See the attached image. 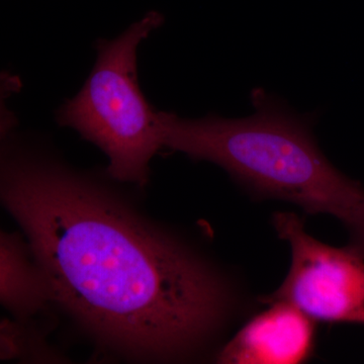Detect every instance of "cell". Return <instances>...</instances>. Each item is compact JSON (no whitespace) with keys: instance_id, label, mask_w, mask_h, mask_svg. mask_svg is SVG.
I'll use <instances>...</instances> for the list:
<instances>
[{"instance_id":"obj_1","label":"cell","mask_w":364,"mask_h":364,"mask_svg":"<svg viewBox=\"0 0 364 364\" xmlns=\"http://www.w3.org/2000/svg\"><path fill=\"white\" fill-rule=\"evenodd\" d=\"M0 203L23 229L52 303L107 351L186 359L226 320V280L200 254L104 176L16 131L0 139Z\"/></svg>"},{"instance_id":"obj_2","label":"cell","mask_w":364,"mask_h":364,"mask_svg":"<svg viewBox=\"0 0 364 364\" xmlns=\"http://www.w3.org/2000/svg\"><path fill=\"white\" fill-rule=\"evenodd\" d=\"M251 102L253 114L241 119H184L159 111L163 148L217 164L259 198L350 221L363 205L364 188L325 156L313 117L296 114L259 88L251 92Z\"/></svg>"},{"instance_id":"obj_3","label":"cell","mask_w":364,"mask_h":364,"mask_svg":"<svg viewBox=\"0 0 364 364\" xmlns=\"http://www.w3.org/2000/svg\"><path fill=\"white\" fill-rule=\"evenodd\" d=\"M163 16L149 11L114 40H98L97 61L85 85L56 112L59 126L77 132L109 159L114 181L144 188L150 162L163 148L159 111L148 102L138 79V49Z\"/></svg>"},{"instance_id":"obj_4","label":"cell","mask_w":364,"mask_h":364,"mask_svg":"<svg viewBox=\"0 0 364 364\" xmlns=\"http://www.w3.org/2000/svg\"><path fill=\"white\" fill-rule=\"evenodd\" d=\"M273 225L291 247V264L282 286L263 301L289 304L315 322L364 324V257L351 246L318 241L294 213H275Z\"/></svg>"},{"instance_id":"obj_5","label":"cell","mask_w":364,"mask_h":364,"mask_svg":"<svg viewBox=\"0 0 364 364\" xmlns=\"http://www.w3.org/2000/svg\"><path fill=\"white\" fill-rule=\"evenodd\" d=\"M268 305L225 345L218 363L294 364L310 358L315 347V321L289 304Z\"/></svg>"},{"instance_id":"obj_6","label":"cell","mask_w":364,"mask_h":364,"mask_svg":"<svg viewBox=\"0 0 364 364\" xmlns=\"http://www.w3.org/2000/svg\"><path fill=\"white\" fill-rule=\"evenodd\" d=\"M49 304V287L28 242L0 230V305L21 323L30 324L28 320Z\"/></svg>"},{"instance_id":"obj_7","label":"cell","mask_w":364,"mask_h":364,"mask_svg":"<svg viewBox=\"0 0 364 364\" xmlns=\"http://www.w3.org/2000/svg\"><path fill=\"white\" fill-rule=\"evenodd\" d=\"M23 82L20 76L9 71L0 72V139L16 130L18 119L7 107V100L20 92Z\"/></svg>"},{"instance_id":"obj_8","label":"cell","mask_w":364,"mask_h":364,"mask_svg":"<svg viewBox=\"0 0 364 364\" xmlns=\"http://www.w3.org/2000/svg\"><path fill=\"white\" fill-rule=\"evenodd\" d=\"M345 227L350 237L349 246L364 257V203L350 221L345 224Z\"/></svg>"}]
</instances>
